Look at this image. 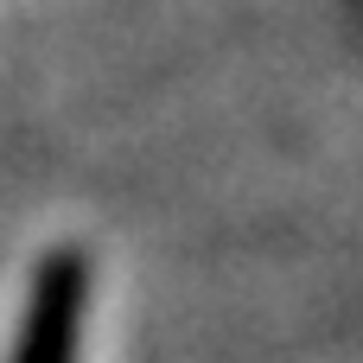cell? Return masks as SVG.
<instances>
[{
    "label": "cell",
    "instance_id": "cell-1",
    "mask_svg": "<svg viewBox=\"0 0 363 363\" xmlns=\"http://www.w3.org/2000/svg\"><path fill=\"white\" fill-rule=\"evenodd\" d=\"M77 313H83V262L77 255H57L38 274V300H32V319H26V345H19L13 363H70Z\"/></svg>",
    "mask_w": 363,
    "mask_h": 363
}]
</instances>
